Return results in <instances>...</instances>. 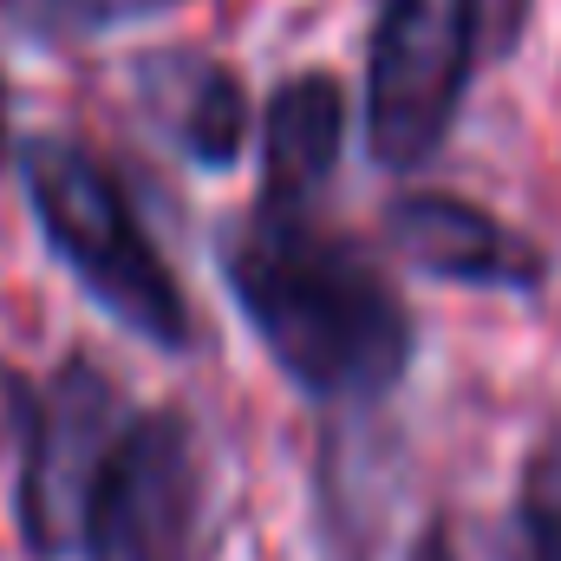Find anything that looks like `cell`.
<instances>
[{
	"label": "cell",
	"instance_id": "cell-9",
	"mask_svg": "<svg viewBox=\"0 0 561 561\" xmlns=\"http://www.w3.org/2000/svg\"><path fill=\"white\" fill-rule=\"evenodd\" d=\"M516 561H561V431H549L516 490Z\"/></svg>",
	"mask_w": 561,
	"mask_h": 561
},
{
	"label": "cell",
	"instance_id": "cell-7",
	"mask_svg": "<svg viewBox=\"0 0 561 561\" xmlns=\"http://www.w3.org/2000/svg\"><path fill=\"white\" fill-rule=\"evenodd\" d=\"M346 144V92L327 72H300L268 99L262 118V163H268V196L300 203L307 190L327 183Z\"/></svg>",
	"mask_w": 561,
	"mask_h": 561
},
{
	"label": "cell",
	"instance_id": "cell-5",
	"mask_svg": "<svg viewBox=\"0 0 561 561\" xmlns=\"http://www.w3.org/2000/svg\"><path fill=\"white\" fill-rule=\"evenodd\" d=\"M125 405L112 379L92 359H66L59 379L39 399V419L26 437V470H20V529L33 556H72L85 542V516L99 496V477L125 437Z\"/></svg>",
	"mask_w": 561,
	"mask_h": 561
},
{
	"label": "cell",
	"instance_id": "cell-10",
	"mask_svg": "<svg viewBox=\"0 0 561 561\" xmlns=\"http://www.w3.org/2000/svg\"><path fill=\"white\" fill-rule=\"evenodd\" d=\"M33 26H53V33H105V26H125V20H150L176 0H20Z\"/></svg>",
	"mask_w": 561,
	"mask_h": 561
},
{
	"label": "cell",
	"instance_id": "cell-8",
	"mask_svg": "<svg viewBox=\"0 0 561 561\" xmlns=\"http://www.w3.org/2000/svg\"><path fill=\"white\" fill-rule=\"evenodd\" d=\"M249 138V105H242V85L229 72H203L190 112H183V150L203 163V170H229L242 157Z\"/></svg>",
	"mask_w": 561,
	"mask_h": 561
},
{
	"label": "cell",
	"instance_id": "cell-12",
	"mask_svg": "<svg viewBox=\"0 0 561 561\" xmlns=\"http://www.w3.org/2000/svg\"><path fill=\"white\" fill-rule=\"evenodd\" d=\"M419 561H457V549H450V536H444V529H431V536L419 542Z\"/></svg>",
	"mask_w": 561,
	"mask_h": 561
},
{
	"label": "cell",
	"instance_id": "cell-4",
	"mask_svg": "<svg viewBox=\"0 0 561 561\" xmlns=\"http://www.w3.org/2000/svg\"><path fill=\"white\" fill-rule=\"evenodd\" d=\"M203 444L183 412L131 419L85 516L92 561H196L203 556Z\"/></svg>",
	"mask_w": 561,
	"mask_h": 561
},
{
	"label": "cell",
	"instance_id": "cell-6",
	"mask_svg": "<svg viewBox=\"0 0 561 561\" xmlns=\"http://www.w3.org/2000/svg\"><path fill=\"white\" fill-rule=\"evenodd\" d=\"M386 236L392 249L437 280H457V287H510V294H529L542 287L549 262L536 242H523L510 222H496L490 209L463 203V196H444V190H412L386 209Z\"/></svg>",
	"mask_w": 561,
	"mask_h": 561
},
{
	"label": "cell",
	"instance_id": "cell-1",
	"mask_svg": "<svg viewBox=\"0 0 561 561\" xmlns=\"http://www.w3.org/2000/svg\"><path fill=\"white\" fill-rule=\"evenodd\" d=\"M222 275L275 366L313 399H379L412 366L399 287L287 196H268L229 236Z\"/></svg>",
	"mask_w": 561,
	"mask_h": 561
},
{
	"label": "cell",
	"instance_id": "cell-3",
	"mask_svg": "<svg viewBox=\"0 0 561 561\" xmlns=\"http://www.w3.org/2000/svg\"><path fill=\"white\" fill-rule=\"evenodd\" d=\"M483 59L477 0H379L366 66V138L386 170H419L450 138V118Z\"/></svg>",
	"mask_w": 561,
	"mask_h": 561
},
{
	"label": "cell",
	"instance_id": "cell-11",
	"mask_svg": "<svg viewBox=\"0 0 561 561\" xmlns=\"http://www.w3.org/2000/svg\"><path fill=\"white\" fill-rule=\"evenodd\" d=\"M477 20H483V53H510L523 39L529 0H477Z\"/></svg>",
	"mask_w": 561,
	"mask_h": 561
},
{
	"label": "cell",
	"instance_id": "cell-13",
	"mask_svg": "<svg viewBox=\"0 0 561 561\" xmlns=\"http://www.w3.org/2000/svg\"><path fill=\"white\" fill-rule=\"evenodd\" d=\"M0 163H7V85H0Z\"/></svg>",
	"mask_w": 561,
	"mask_h": 561
},
{
	"label": "cell",
	"instance_id": "cell-2",
	"mask_svg": "<svg viewBox=\"0 0 561 561\" xmlns=\"http://www.w3.org/2000/svg\"><path fill=\"white\" fill-rule=\"evenodd\" d=\"M20 163H26L33 216H39L53 255L79 275V287L138 340L183 346L190 340L183 287L163 268V255L150 249V236L138 229V209L118 190V176L66 138L26 144Z\"/></svg>",
	"mask_w": 561,
	"mask_h": 561
}]
</instances>
